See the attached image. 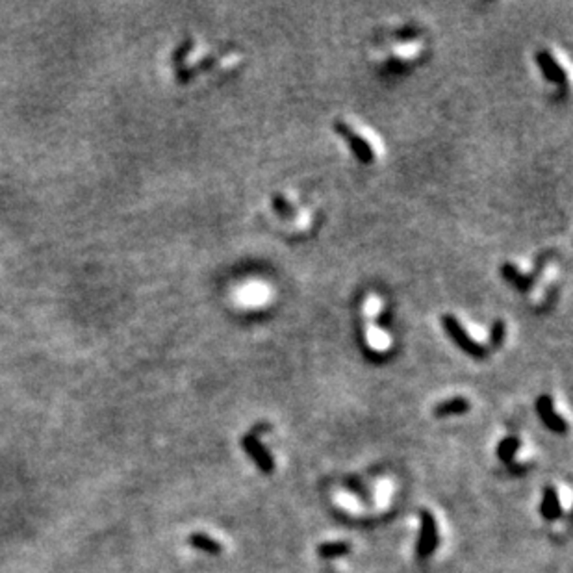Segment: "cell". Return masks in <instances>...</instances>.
<instances>
[{
	"instance_id": "6da1fadb",
	"label": "cell",
	"mask_w": 573,
	"mask_h": 573,
	"mask_svg": "<svg viewBox=\"0 0 573 573\" xmlns=\"http://www.w3.org/2000/svg\"><path fill=\"white\" fill-rule=\"evenodd\" d=\"M442 325L443 329H445V332H447V336L453 340V343H455L460 351H464L466 355L473 356V358H486L488 349H486L483 343L477 342V340L466 331V327L462 325L460 321L456 320L453 313H445V315H443Z\"/></svg>"
},
{
	"instance_id": "7a4b0ae2",
	"label": "cell",
	"mask_w": 573,
	"mask_h": 573,
	"mask_svg": "<svg viewBox=\"0 0 573 573\" xmlns=\"http://www.w3.org/2000/svg\"><path fill=\"white\" fill-rule=\"evenodd\" d=\"M334 128H336L338 134L347 142L349 148H351V153L355 154L356 160L362 162V164H371L373 158H375V153H373L371 143L367 142L366 137L356 134V132L345 123H336L334 124Z\"/></svg>"
},
{
	"instance_id": "3957f363",
	"label": "cell",
	"mask_w": 573,
	"mask_h": 573,
	"mask_svg": "<svg viewBox=\"0 0 573 573\" xmlns=\"http://www.w3.org/2000/svg\"><path fill=\"white\" fill-rule=\"evenodd\" d=\"M438 545V527L434 516L429 510H421L420 538H418V556L421 561L429 559Z\"/></svg>"
},
{
	"instance_id": "277c9868",
	"label": "cell",
	"mask_w": 573,
	"mask_h": 573,
	"mask_svg": "<svg viewBox=\"0 0 573 573\" xmlns=\"http://www.w3.org/2000/svg\"><path fill=\"white\" fill-rule=\"evenodd\" d=\"M536 414L540 421L544 423L551 432H556V434H564L567 431V423L566 420L559 416L553 408V399L550 396H540L536 399Z\"/></svg>"
},
{
	"instance_id": "5b68a950",
	"label": "cell",
	"mask_w": 573,
	"mask_h": 573,
	"mask_svg": "<svg viewBox=\"0 0 573 573\" xmlns=\"http://www.w3.org/2000/svg\"><path fill=\"white\" fill-rule=\"evenodd\" d=\"M243 451L247 453L254 460V464L260 467L264 473H271L275 469V460H273L271 453L262 445V442L254 434H247L242 440Z\"/></svg>"
},
{
	"instance_id": "8992f818",
	"label": "cell",
	"mask_w": 573,
	"mask_h": 573,
	"mask_svg": "<svg viewBox=\"0 0 573 573\" xmlns=\"http://www.w3.org/2000/svg\"><path fill=\"white\" fill-rule=\"evenodd\" d=\"M536 64L540 67V71L550 82L564 84L566 82V71L562 69V66L555 59V56L547 50H540L536 54Z\"/></svg>"
},
{
	"instance_id": "52a82bcc",
	"label": "cell",
	"mask_w": 573,
	"mask_h": 573,
	"mask_svg": "<svg viewBox=\"0 0 573 573\" xmlns=\"http://www.w3.org/2000/svg\"><path fill=\"white\" fill-rule=\"evenodd\" d=\"M540 514L547 521H555L562 516L561 497H559V492L553 486H547L544 490L542 505H540Z\"/></svg>"
},
{
	"instance_id": "ba28073f",
	"label": "cell",
	"mask_w": 573,
	"mask_h": 573,
	"mask_svg": "<svg viewBox=\"0 0 573 573\" xmlns=\"http://www.w3.org/2000/svg\"><path fill=\"white\" fill-rule=\"evenodd\" d=\"M469 410H472V402L467 401L466 397H451V399L438 402L432 412L436 418H447V416H460Z\"/></svg>"
},
{
	"instance_id": "9c48e42d",
	"label": "cell",
	"mask_w": 573,
	"mask_h": 573,
	"mask_svg": "<svg viewBox=\"0 0 573 573\" xmlns=\"http://www.w3.org/2000/svg\"><path fill=\"white\" fill-rule=\"evenodd\" d=\"M188 544L195 550L202 551V553H208V555H221V551H223V545L219 544L217 540H213V538L202 534V532H191L188 536Z\"/></svg>"
},
{
	"instance_id": "30bf717a",
	"label": "cell",
	"mask_w": 573,
	"mask_h": 573,
	"mask_svg": "<svg viewBox=\"0 0 573 573\" xmlns=\"http://www.w3.org/2000/svg\"><path fill=\"white\" fill-rule=\"evenodd\" d=\"M520 438L518 436H507L503 438L501 442H499V445H497L496 449V455L499 460L507 462V464H510L512 462V458H514V455L520 451Z\"/></svg>"
},
{
	"instance_id": "8fae6325",
	"label": "cell",
	"mask_w": 573,
	"mask_h": 573,
	"mask_svg": "<svg viewBox=\"0 0 573 573\" xmlns=\"http://www.w3.org/2000/svg\"><path fill=\"white\" fill-rule=\"evenodd\" d=\"M349 553H351V545L347 542H325L318 547V555L321 559H327V561L340 559V556H345Z\"/></svg>"
},
{
	"instance_id": "7c38bea8",
	"label": "cell",
	"mask_w": 573,
	"mask_h": 573,
	"mask_svg": "<svg viewBox=\"0 0 573 573\" xmlns=\"http://www.w3.org/2000/svg\"><path fill=\"white\" fill-rule=\"evenodd\" d=\"M503 277L507 278V280H510V282L514 284L516 288H520V290H527V288L531 286V282H529L531 278L523 277V275H521L516 267L510 266V264H505V266H503Z\"/></svg>"
},
{
	"instance_id": "4fadbf2b",
	"label": "cell",
	"mask_w": 573,
	"mask_h": 573,
	"mask_svg": "<svg viewBox=\"0 0 573 573\" xmlns=\"http://www.w3.org/2000/svg\"><path fill=\"white\" fill-rule=\"evenodd\" d=\"M273 206H275V210H277L282 217H290V215H293V210H291V204L286 199H284L282 195H275L273 197Z\"/></svg>"
},
{
	"instance_id": "5bb4252c",
	"label": "cell",
	"mask_w": 573,
	"mask_h": 573,
	"mask_svg": "<svg viewBox=\"0 0 573 573\" xmlns=\"http://www.w3.org/2000/svg\"><path fill=\"white\" fill-rule=\"evenodd\" d=\"M503 338H505V323L503 321H496L494 327H492V334H490V342L494 347H499L503 343Z\"/></svg>"
}]
</instances>
